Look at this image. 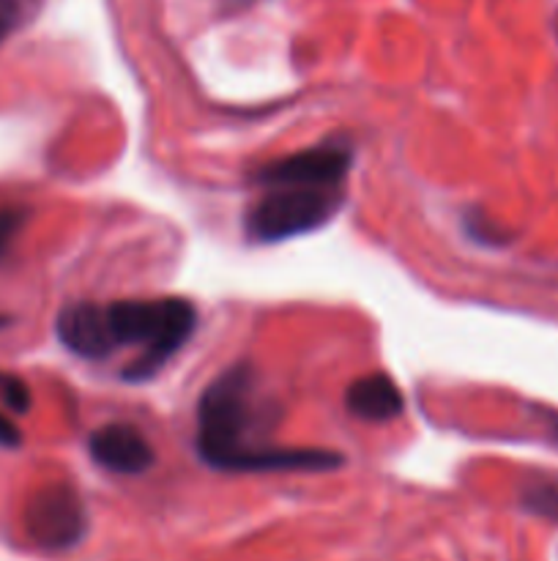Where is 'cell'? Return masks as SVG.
<instances>
[{
	"mask_svg": "<svg viewBox=\"0 0 558 561\" xmlns=\"http://www.w3.org/2000/svg\"><path fill=\"white\" fill-rule=\"evenodd\" d=\"M197 310L178 296L162 299H124L113 305L77 301L60 310L58 337L82 359H107L118 348H142L126 376L131 381L151 378L164 362L173 359L195 334Z\"/></svg>",
	"mask_w": 558,
	"mask_h": 561,
	"instance_id": "cell-2",
	"label": "cell"
},
{
	"mask_svg": "<svg viewBox=\"0 0 558 561\" xmlns=\"http://www.w3.org/2000/svg\"><path fill=\"white\" fill-rule=\"evenodd\" d=\"M553 433H556V438H558V420L553 422Z\"/></svg>",
	"mask_w": 558,
	"mask_h": 561,
	"instance_id": "cell-15",
	"label": "cell"
},
{
	"mask_svg": "<svg viewBox=\"0 0 558 561\" xmlns=\"http://www.w3.org/2000/svg\"><path fill=\"white\" fill-rule=\"evenodd\" d=\"M345 405L359 420L388 422L403 414L405 400L392 376H386V373H370V376L356 378L345 389Z\"/></svg>",
	"mask_w": 558,
	"mask_h": 561,
	"instance_id": "cell-7",
	"label": "cell"
},
{
	"mask_svg": "<svg viewBox=\"0 0 558 561\" xmlns=\"http://www.w3.org/2000/svg\"><path fill=\"white\" fill-rule=\"evenodd\" d=\"M520 504L525 507V513L558 524V480L542 477V480L528 482L520 493Z\"/></svg>",
	"mask_w": 558,
	"mask_h": 561,
	"instance_id": "cell-8",
	"label": "cell"
},
{
	"mask_svg": "<svg viewBox=\"0 0 558 561\" xmlns=\"http://www.w3.org/2000/svg\"><path fill=\"white\" fill-rule=\"evenodd\" d=\"M20 0H0V22H14Z\"/></svg>",
	"mask_w": 558,
	"mask_h": 561,
	"instance_id": "cell-12",
	"label": "cell"
},
{
	"mask_svg": "<svg viewBox=\"0 0 558 561\" xmlns=\"http://www.w3.org/2000/svg\"><path fill=\"white\" fill-rule=\"evenodd\" d=\"M27 537L44 551H69L88 531V513L80 493L66 482H53L33 493L25 507Z\"/></svg>",
	"mask_w": 558,
	"mask_h": 561,
	"instance_id": "cell-4",
	"label": "cell"
},
{
	"mask_svg": "<svg viewBox=\"0 0 558 561\" xmlns=\"http://www.w3.org/2000/svg\"><path fill=\"white\" fill-rule=\"evenodd\" d=\"M27 222V208L22 206H0V257L11 250L14 239Z\"/></svg>",
	"mask_w": 558,
	"mask_h": 561,
	"instance_id": "cell-10",
	"label": "cell"
},
{
	"mask_svg": "<svg viewBox=\"0 0 558 561\" xmlns=\"http://www.w3.org/2000/svg\"><path fill=\"white\" fill-rule=\"evenodd\" d=\"M249 3H255V0H224V9L239 11V9H246Z\"/></svg>",
	"mask_w": 558,
	"mask_h": 561,
	"instance_id": "cell-13",
	"label": "cell"
},
{
	"mask_svg": "<svg viewBox=\"0 0 558 561\" xmlns=\"http://www.w3.org/2000/svg\"><path fill=\"white\" fill-rule=\"evenodd\" d=\"M31 389L22 378L11 376V373L0 370V409L9 414H27L31 411Z\"/></svg>",
	"mask_w": 558,
	"mask_h": 561,
	"instance_id": "cell-9",
	"label": "cell"
},
{
	"mask_svg": "<svg viewBox=\"0 0 558 561\" xmlns=\"http://www.w3.org/2000/svg\"><path fill=\"white\" fill-rule=\"evenodd\" d=\"M353 164V148L345 140H326L321 146L288 153L282 159L255 170L260 186L306 184V186H345Z\"/></svg>",
	"mask_w": 558,
	"mask_h": 561,
	"instance_id": "cell-5",
	"label": "cell"
},
{
	"mask_svg": "<svg viewBox=\"0 0 558 561\" xmlns=\"http://www.w3.org/2000/svg\"><path fill=\"white\" fill-rule=\"evenodd\" d=\"M274 420L277 405L260 389L255 367H228L197 403V455L224 474H323L345 463L334 449L268 444Z\"/></svg>",
	"mask_w": 558,
	"mask_h": 561,
	"instance_id": "cell-1",
	"label": "cell"
},
{
	"mask_svg": "<svg viewBox=\"0 0 558 561\" xmlns=\"http://www.w3.org/2000/svg\"><path fill=\"white\" fill-rule=\"evenodd\" d=\"M88 453H91L93 463L120 477H140L156 463V455H153L148 438L135 425H124V422H113V425L93 431V436L88 438Z\"/></svg>",
	"mask_w": 558,
	"mask_h": 561,
	"instance_id": "cell-6",
	"label": "cell"
},
{
	"mask_svg": "<svg viewBox=\"0 0 558 561\" xmlns=\"http://www.w3.org/2000/svg\"><path fill=\"white\" fill-rule=\"evenodd\" d=\"M342 203L345 186H263V195L246 211L244 230L252 241L277 244L321 230L337 217Z\"/></svg>",
	"mask_w": 558,
	"mask_h": 561,
	"instance_id": "cell-3",
	"label": "cell"
},
{
	"mask_svg": "<svg viewBox=\"0 0 558 561\" xmlns=\"http://www.w3.org/2000/svg\"><path fill=\"white\" fill-rule=\"evenodd\" d=\"M11 25H14V22H0V44H3L5 36H9Z\"/></svg>",
	"mask_w": 558,
	"mask_h": 561,
	"instance_id": "cell-14",
	"label": "cell"
},
{
	"mask_svg": "<svg viewBox=\"0 0 558 561\" xmlns=\"http://www.w3.org/2000/svg\"><path fill=\"white\" fill-rule=\"evenodd\" d=\"M22 444L20 427L11 422V416L5 411H0V447L5 449H16Z\"/></svg>",
	"mask_w": 558,
	"mask_h": 561,
	"instance_id": "cell-11",
	"label": "cell"
}]
</instances>
